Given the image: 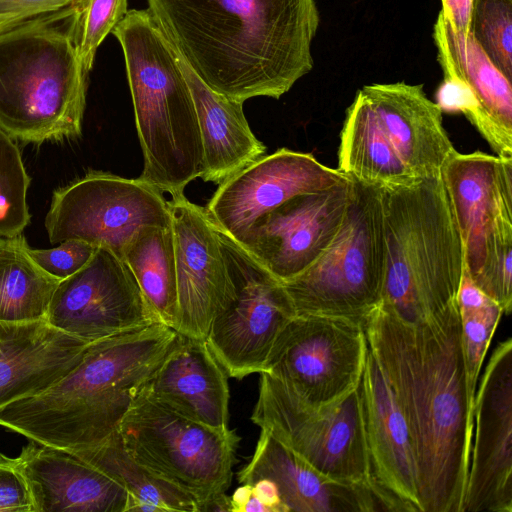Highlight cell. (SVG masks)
I'll return each mask as SVG.
<instances>
[{"mask_svg": "<svg viewBox=\"0 0 512 512\" xmlns=\"http://www.w3.org/2000/svg\"><path fill=\"white\" fill-rule=\"evenodd\" d=\"M363 327L408 426L422 512H462L474 413L457 303L416 323L380 304Z\"/></svg>", "mask_w": 512, "mask_h": 512, "instance_id": "6da1fadb", "label": "cell"}, {"mask_svg": "<svg viewBox=\"0 0 512 512\" xmlns=\"http://www.w3.org/2000/svg\"><path fill=\"white\" fill-rule=\"evenodd\" d=\"M167 40L213 91L279 99L314 65V0H147Z\"/></svg>", "mask_w": 512, "mask_h": 512, "instance_id": "7a4b0ae2", "label": "cell"}, {"mask_svg": "<svg viewBox=\"0 0 512 512\" xmlns=\"http://www.w3.org/2000/svg\"><path fill=\"white\" fill-rule=\"evenodd\" d=\"M181 338L156 322L89 343L81 361L43 392L0 408V426L71 453L102 443Z\"/></svg>", "mask_w": 512, "mask_h": 512, "instance_id": "3957f363", "label": "cell"}, {"mask_svg": "<svg viewBox=\"0 0 512 512\" xmlns=\"http://www.w3.org/2000/svg\"><path fill=\"white\" fill-rule=\"evenodd\" d=\"M124 54L143 154L138 177L175 196L203 172L197 113L176 50L151 14L129 10L112 30Z\"/></svg>", "mask_w": 512, "mask_h": 512, "instance_id": "277c9868", "label": "cell"}, {"mask_svg": "<svg viewBox=\"0 0 512 512\" xmlns=\"http://www.w3.org/2000/svg\"><path fill=\"white\" fill-rule=\"evenodd\" d=\"M75 8L0 33V127L15 141L82 134L88 74L73 41Z\"/></svg>", "mask_w": 512, "mask_h": 512, "instance_id": "5b68a950", "label": "cell"}, {"mask_svg": "<svg viewBox=\"0 0 512 512\" xmlns=\"http://www.w3.org/2000/svg\"><path fill=\"white\" fill-rule=\"evenodd\" d=\"M387 243L382 305L407 322L457 303L464 258L439 176L407 186H381Z\"/></svg>", "mask_w": 512, "mask_h": 512, "instance_id": "8992f818", "label": "cell"}, {"mask_svg": "<svg viewBox=\"0 0 512 512\" xmlns=\"http://www.w3.org/2000/svg\"><path fill=\"white\" fill-rule=\"evenodd\" d=\"M146 385L118 427L125 449L193 499L198 512L230 511L226 491L241 438L233 429H214L181 415L155 399Z\"/></svg>", "mask_w": 512, "mask_h": 512, "instance_id": "52a82bcc", "label": "cell"}, {"mask_svg": "<svg viewBox=\"0 0 512 512\" xmlns=\"http://www.w3.org/2000/svg\"><path fill=\"white\" fill-rule=\"evenodd\" d=\"M386 271L381 186L352 179L349 206L330 246L304 272L282 283L296 314L363 324L382 303Z\"/></svg>", "mask_w": 512, "mask_h": 512, "instance_id": "ba28073f", "label": "cell"}, {"mask_svg": "<svg viewBox=\"0 0 512 512\" xmlns=\"http://www.w3.org/2000/svg\"><path fill=\"white\" fill-rule=\"evenodd\" d=\"M443 181L460 235L464 269L505 314L512 308V158L454 150Z\"/></svg>", "mask_w": 512, "mask_h": 512, "instance_id": "9c48e42d", "label": "cell"}, {"mask_svg": "<svg viewBox=\"0 0 512 512\" xmlns=\"http://www.w3.org/2000/svg\"><path fill=\"white\" fill-rule=\"evenodd\" d=\"M260 374L251 416L254 424L268 430L323 475L343 483L368 486L381 500L371 475L359 385L331 405L312 408L300 402L276 378L265 372Z\"/></svg>", "mask_w": 512, "mask_h": 512, "instance_id": "30bf717a", "label": "cell"}, {"mask_svg": "<svg viewBox=\"0 0 512 512\" xmlns=\"http://www.w3.org/2000/svg\"><path fill=\"white\" fill-rule=\"evenodd\" d=\"M367 350L362 323L296 314L278 334L263 372L279 380L303 404L321 408L357 388Z\"/></svg>", "mask_w": 512, "mask_h": 512, "instance_id": "8fae6325", "label": "cell"}, {"mask_svg": "<svg viewBox=\"0 0 512 512\" xmlns=\"http://www.w3.org/2000/svg\"><path fill=\"white\" fill-rule=\"evenodd\" d=\"M217 230L235 296L213 320L206 342L227 375L242 379L264 371L278 334L296 311L283 283L240 243Z\"/></svg>", "mask_w": 512, "mask_h": 512, "instance_id": "7c38bea8", "label": "cell"}, {"mask_svg": "<svg viewBox=\"0 0 512 512\" xmlns=\"http://www.w3.org/2000/svg\"><path fill=\"white\" fill-rule=\"evenodd\" d=\"M146 226H171L164 194L140 178L96 170L55 190L45 217L51 243L80 239L121 259L133 236Z\"/></svg>", "mask_w": 512, "mask_h": 512, "instance_id": "4fadbf2b", "label": "cell"}, {"mask_svg": "<svg viewBox=\"0 0 512 512\" xmlns=\"http://www.w3.org/2000/svg\"><path fill=\"white\" fill-rule=\"evenodd\" d=\"M46 320L89 343L159 322L128 265L103 247L59 282Z\"/></svg>", "mask_w": 512, "mask_h": 512, "instance_id": "5bb4252c", "label": "cell"}, {"mask_svg": "<svg viewBox=\"0 0 512 512\" xmlns=\"http://www.w3.org/2000/svg\"><path fill=\"white\" fill-rule=\"evenodd\" d=\"M349 179L310 153L280 148L219 183L204 209L217 228L241 243L258 219L288 199Z\"/></svg>", "mask_w": 512, "mask_h": 512, "instance_id": "9a60e30c", "label": "cell"}, {"mask_svg": "<svg viewBox=\"0 0 512 512\" xmlns=\"http://www.w3.org/2000/svg\"><path fill=\"white\" fill-rule=\"evenodd\" d=\"M462 512H512V339L493 351L476 391Z\"/></svg>", "mask_w": 512, "mask_h": 512, "instance_id": "2e32d148", "label": "cell"}, {"mask_svg": "<svg viewBox=\"0 0 512 512\" xmlns=\"http://www.w3.org/2000/svg\"><path fill=\"white\" fill-rule=\"evenodd\" d=\"M169 202L174 239L178 322L176 331L206 340L210 326L234 299L218 230L205 209L184 193Z\"/></svg>", "mask_w": 512, "mask_h": 512, "instance_id": "e0dca14e", "label": "cell"}, {"mask_svg": "<svg viewBox=\"0 0 512 512\" xmlns=\"http://www.w3.org/2000/svg\"><path fill=\"white\" fill-rule=\"evenodd\" d=\"M351 192L350 178L323 191L294 196L258 219L240 244L281 282L290 280L330 246Z\"/></svg>", "mask_w": 512, "mask_h": 512, "instance_id": "ac0fdd59", "label": "cell"}, {"mask_svg": "<svg viewBox=\"0 0 512 512\" xmlns=\"http://www.w3.org/2000/svg\"><path fill=\"white\" fill-rule=\"evenodd\" d=\"M363 103L391 158L411 182L440 175L456 150L443 125V113L422 84L375 83L360 88Z\"/></svg>", "mask_w": 512, "mask_h": 512, "instance_id": "d6986e66", "label": "cell"}, {"mask_svg": "<svg viewBox=\"0 0 512 512\" xmlns=\"http://www.w3.org/2000/svg\"><path fill=\"white\" fill-rule=\"evenodd\" d=\"M437 59L445 81L455 89L463 114L497 156L512 158V80L473 35L457 33L439 12L433 27Z\"/></svg>", "mask_w": 512, "mask_h": 512, "instance_id": "ffe728a7", "label": "cell"}, {"mask_svg": "<svg viewBox=\"0 0 512 512\" xmlns=\"http://www.w3.org/2000/svg\"><path fill=\"white\" fill-rule=\"evenodd\" d=\"M359 390L371 475L386 511L422 512L408 426L393 390L369 348Z\"/></svg>", "mask_w": 512, "mask_h": 512, "instance_id": "44dd1931", "label": "cell"}, {"mask_svg": "<svg viewBox=\"0 0 512 512\" xmlns=\"http://www.w3.org/2000/svg\"><path fill=\"white\" fill-rule=\"evenodd\" d=\"M237 478L240 484L272 480L289 512L385 511L373 489L323 475L262 428L254 453Z\"/></svg>", "mask_w": 512, "mask_h": 512, "instance_id": "7402d4cb", "label": "cell"}, {"mask_svg": "<svg viewBox=\"0 0 512 512\" xmlns=\"http://www.w3.org/2000/svg\"><path fill=\"white\" fill-rule=\"evenodd\" d=\"M15 461L34 512H125L127 491L74 453L30 441Z\"/></svg>", "mask_w": 512, "mask_h": 512, "instance_id": "603a6c76", "label": "cell"}, {"mask_svg": "<svg viewBox=\"0 0 512 512\" xmlns=\"http://www.w3.org/2000/svg\"><path fill=\"white\" fill-rule=\"evenodd\" d=\"M88 345L46 319L0 322V408L49 388L81 361Z\"/></svg>", "mask_w": 512, "mask_h": 512, "instance_id": "cb8c5ba5", "label": "cell"}, {"mask_svg": "<svg viewBox=\"0 0 512 512\" xmlns=\"http://www.w3.org/2000/svg\"><path fill=\"white\" fill-rule=\"evenodd\" d=\"M146 386L155 399L181 415L214 429H229L227 373L206 340L181 335Z\"/></svg>", "mask_w": 512, "mask_h": 512, "instance_id": "d4e9b609", "label": "cell"}, {"mask_svg": "<svg viewBox=\"0 0 512 512\" xmlns=\"http://www.w3.org/2000/svg\"><path fill=\"white\" fill-rule=\"evenodd\" d=\"M178 57L198 118L203 148L200 178L219 184L265 155L267 148L252 132L243 111L244 102L210 89Z\"/></svg>", "mask_w": 512, "mask_h": 512, "instance_id": "484cf974", "label": "cell"}, {"mask_svg": "<svg viewBox=\"0 0 512 512\" xmlns=\"http://www.w3.org/2000/svg\"><path fill=\"white\" fill-rule=\"evenodd\" d=\"M74 454L104 471L127 491L125 512H198L187 494L130 456L118 429L94 448Z\"/></svg>", "mask_w": 512, "mask_h": 512, "instance_id": "4316f807", "label": "cell"}, {"mask_svg": "<svg viewBox=\"0 0 512 512\" xmlns=\"http://www.w3.org/2000/svg\"><path fill=\"white\" fill-rule=\"evenodd\" d=\"M28 250L22 234L0 237V322L46 319L61 281L44 271Z\"/></svg>", "mask_w": 512, "mask_h": 512, "instance_id": "83f0119b", "label": "cell"}, {"mask_svg": "<svg viewBox=\"0 0 512 512\" xmlns=\"http://www.w3.org/2000/svg\"><path fill=\"white\" fill-rule=\"evenodd\" d=\"M159 322H178L174 239L171 226H146L128 243L123 258Z\"/></svg>", "mask_w": 512, "mask_h": 512, "instance_id": "f1b7e54d", "label": "cell"}, {"mask_svg": "<svg viewBox=\"0 0 512 512\" xmlns=\"http://www.w3.org/2000/svg\"><path fill=\"white\" fill-rule=\"evenodd\" d=\"M457 305L461 324V350L467 399L474 413L481 366L504 312L497 302L475 285L465 269L457 294Z\"/></svg>", "mask_w": 512, "mask_h": 512, "instance_id": "f546056e", "label": "cell"}, {"mask_svg": "<svg viewBox=\"0 0 512 512\" xmlns=\"http://www.w3.org/2000/svg\"><path fill=\"white\" fill-rule=\"evenodd\" d=\"M30 183L15 140L0 127V237L22 234L30 223Z\"/></svg>", "mask_w": 512, "mask_h": 512, "instance_id": "4dcf8cb0", "label": "cell"}, {"mask_svg": "<svg viewBox=\"0 0 512 512\" xmlns=\"http://www.w3.org/2000/svg\"><path fill=\"white\" fill-rule=\"evenodd\" d=\"M471 34L497 68L512 80V0H475Z\"/></svg>", "mask_w": 512, "mask_h": 512, "instance_id": "1f68e13d", "label": "cell"}, {"mask_svg": "<svg viewBox=\"0 0 512 512\" xmlns=\"http://www.w3.org/2000/svg\"><path fill=\"white\" fill-rule=\"evenodd\" d=\"M127 13V0H79L73 19V41L84 71L89 74L96 51Z\"/></svg>", "mask_w": 512, "mask_h": 512, "instance_id": "d6a6232c", "label": "cell"}, {"mask_svg": "<svg viewBox=\"0 0 512 512\" xmlns=\"http://www.w3.org/2000/svg\"><path fill=\"white\" fill-rule=\"evenodd\" d=\"M54 248L32 249V259L47 273L63 280L81 268L92 258L96 247L80 239H66Z\"/></svg>", "mask_w": 512, "mask_h": 512, "instance_id": "836d02e7", "label": "cell"}, {"mask_svg": "<svg viewBox=\"0 0 512 512\" xmlns=\"http://www.w3.org/2000/svg\"><path fill=\"white\" fill-rule=\"evenodd\" d=\"M0 512H34L27 481L15 458L0 454Z\"/></svg>", "mask_w": 512, "mask_h": 512, "instance_id": "e575fe53", "label": "cell"}, {"mask_svg": "<svg viewBox=\"0 0 512 512\" xmlns=\"http://www.w3.org/2000/svg\"><path fill=\"white\" fill-rule=\"evenodd\" d=\"M79 0H0V33L76 5Z\"/></svg>", "mask_w": 512, "mask_h": 512, "instance_id": "d590c367", "label": "cell"}, {"mask_svg": "<svg viewBox=\"0 0 512 512\" xmlns=\"http://www.w3.org/2000/svg\"><path fill=\"white\" fill-rule=\"evenodd\" d=\"M475 0H441L440 13L459 34L471 35V21Z\"/></svg>", "mask_w": 512, "mask_h": 512, "instance_id": "8d00e7d4", "label": "cell"}, {"mask_svg": "<svg viewBox=\"0 0 512 512\" xmlns=\"http://www.w3.org/2000/svg\"><path fill=\"white\" fill-rule=\"evenodd\" d=\"M256 496L271 512H289L283 503L277 485L269 479H259L252 484Z\"/></svg>", "mask_w": 512, "mask_h": 512, "instance_id": "74e56055", "label": "cell"}, {"mask_svg": "<svg viewBox=\"0 0 512 512\" xmlns=\"http://www.w3.org/2000/svg\"><path fill=\"white\" fill-rule=\"evenodd\" d=\"M253 494V486L249 483L241 484L230 497V511L242 512L243 507Z\"/></svg>", "mask_w": 512, "mask_h": 512, "instance_id": "f35d334b", "label": "cell"}, {"mask_svg": "<svg viewBox=\"0 0 512 512\" xmlns=\"http://www.w3.org/2000/svg\"><path fill=\"white\" fill-rule=\"evenodd\" d=\"M242 512H271L256 496L252 494L248 502L242 509Z\"/></svg>", "mask_w": 512, "mask_h": 512, "instance_id": "ab89813d", "label": "cell"}]
</instances>
